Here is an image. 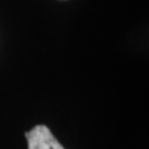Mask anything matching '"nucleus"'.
<instances>
[{
	"label": "nucleus",
	"mask_w": 149,
	"mask_h": 149,
	"mask_svg": "<svg viewBox=\"0 0 149 149\" xmlns=\"http://www.w3.org/2000/svg\"><path fill=\"white\" fill-rule=\"evenodd\" d=\"M25 137L27 139V149H65L44 124L35 125L25 133Z\"/></svg>",
	"instance_id": "f257e3e1"
}]
</instances>
